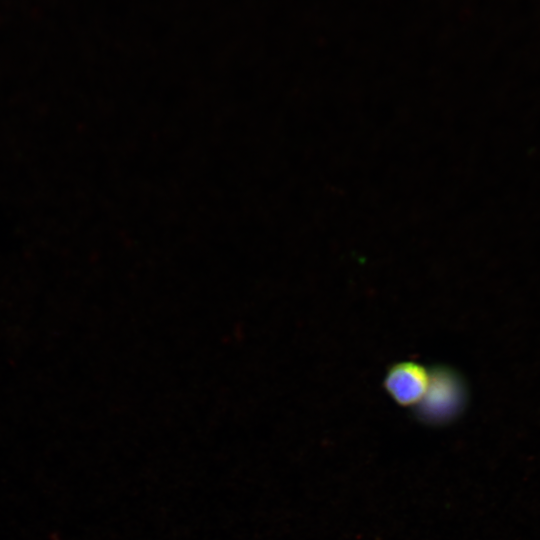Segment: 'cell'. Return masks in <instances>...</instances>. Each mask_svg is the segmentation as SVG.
<instances>
[{
	"label": "cell",
	"instance_id": "obj_1",
	"mask_svg": "<svg viewBox=\"0 0 540 540\" xmlns=\"http://www.w3.org/2000/svg\"><path fill=\"white\" fill-rule=\"evenodd\" d=\"M467 398V386L459 372L448 365H433L427 389L413 407V414L428 426L448 425L462 414Z\"/></svg>",
	"mask_w": 540,
	"mask_h": 540
},
{
	"label": "cell",
	"instance_id": "obj_2",
	"mask_svg": "<svg viewBox=\"0 0 540 540\" xmlns=\"http://www.w3.org/2000/svg\"><path fill=\"white\" fill-rule=\"evenodd\" d=\"M428 382L429 369L413 361H402L388 369L383 384L398 405L413 408L422 399Z\"/></svg>",
	"mask_w": 540,
	"mask_h": 540
}]
</instances>
